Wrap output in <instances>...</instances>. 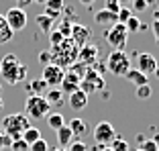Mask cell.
<instances>
[{
    "label": "cell",
    "mask_w": 159,
    "mask_h": 151,
    "mask_svg": "<svg viewBox=\"0 0 159 151\" xmlns=\"http://www.w3.org/2000/svg\"><path fill=\"white\" fill-rule=\"evenodd\" d=\"M0 76L4 82L16 86L20 82H25V78H27V66L20 63V59L14 53H6L0 59Z\"/></svg>",
    "instance_id": "1"
},
{
    "label": "cell",
    "mask_w": 159,
    "mask_h": 151,
    "mask_svg": "<svg viewBox=\"0 0 159 151\" xmlns=\"http://www.w3.org/2000/svg\"><path fill=\"white\" fill-rule=\"evenodd\" d=\"M31 127V121H29L27 114H8V117H4V121H2V125H0V129L8 135L12 141H16V139H20V135H23L27 129Z\"/></svg>",
    "instance_id": "2"
},
{
    "label": "cell",
    "mask_w": 159,
    "mask_h": 151,
    "mask_svg": "<svg viewBox=\"0 0 159 151\" xmlns=\"http://www.w3.org/2000/svg\"><path fill=\"white\" fill-rule=\"evenodd\" d=\"M25 112H27L29 118L39 121V118L49 117L51 106H49V102L45 100V96H29L27 102H25Z\"/></svg>",
    "instance_id": "3"
},
{
    "label": "cell",
    "mask_w": 159,
    "mask_h": 151,
    "mask_svg": "<svg viewBox=\"0 0 159 151\" xmlns=\"http://www.w3.org/2000/svg\"><path fill=\"white\" fill-rule=\"evenodd\" d=\"M104 39H106V43L114 51H122V47H125L126 41H129V31H126L125 25L114 23L108 31H104Z\"/></svg>",
    "instance_id": "4"
},
{
    "label": "cell",
    "mask_w": 159,
    "mask_h": 151,
    "mask_svg": "<svg viewBox=\"0 0 159 151\" xmlns=\"http://www.w3.org/2000/svg\"><path fill=\"white\" fill-rule=\"evenodd\" d=\"M106 70L112 76H125L131 70V59L125 51H110V55L106 57Z\"/></svg>",
    "instance_id": "5"
},
{
    "label": "cell",
    "mask_w": 159,
    "mask_h": 151,
    "mask_svg": "<svg viewBox=\"0 0 159 151\" xmlns=\"http://www.w3.org/2000/svg\"><path fill=\"white\" fill-rule=\"evenodd\" d=\"M104 88V78L100 71H94V70H86V76L82 78L80 82V90L84 92V94H94V92H98V90Z\"/></svg>",
    "instance_id": "6"
},
{
    "label": "cell",
    "mask_w": 159,
    "mask_h": 151,
    "mask_svg": "<svg viewBox=\"0 0 159 151\" xmlns=\"http://www.w3.org/2000/svg\"><path fill=\"white\" fill-rule=\"evenodd\" d=\"M114 137H116V129L108 123V121H100V123L94 127V141L98 143V145L108 147L112 143Z\"/></svg>",
    "instance_id": "7"
},
{
    "label": "cell",
    "mask_w": 159,
    "mask_h": 151,
    "mask_svg": "<svg viewBox=\"0 0 159 151\" xmlns=\"http://www.w3.org/2000/svg\"><path fill=\"white\" fill-rule=\"evenodd\" d=\"M63 78H66V70L59 66H55V63H49V66L43 67V76L41 80L45 82L49 88H57V86H61V82H63Z\"/></svg>",
    "instance_id": "8"
},
{
    "label": "cell",
    "mask_w": 159,
    "mask_h": 151,
    "mask_svg": "<svg viewBox=\"0 0 159 151\" xmlns=\"http://www.w3.org/2000/svg\"><path fill=\"white\" fill-rule=\"evenodd\" d=\"M6 23H8L10 31L12 33H16V31H23L25 27H27V12H25L23 8H16V6H10L8 12L4 14Z\"/></svg>",
    "instance_id": "9"
},
{
    "label": "cell",
    "mask_w": 159,
    "mask_h": 151,
    "mask_svg": "<svg viewBox=\"0 0 159 151\" xmlns=\"http://www.w3.org/2000/svg\"><path fill=\"white\" fill-rule=\"evenodd\" d=\"M98 53H100V49H98L96 43H86L84 47L78 49V59H80V63L90 66V63L98 62Z\"/></svg>",
    "instance_id": "10"
},
{
    "label": "cell",
    "mask_w": 159,
    "mask_h": 151,
    "mask_svg": "<svg viewBox=\"0 0 159 151\" xmlns=\"http://www.w3.org/2000/svg\"><path fill=\"white\" fill-rule=\"evenodd\" d=\"M70 39H71V43H74L78 49H80V47H84L86 43H88V39H90V29L84 27V25H80V23L71 25Z\"/></svg>",
    "instance_id": "11"
},
{
    "label": "cell",
    "mask_w": 159,
    "mask_h": 151,
    "mask_svg": "<svg viewBox=\"0 0 159 151\" xmlns=\"http://www.w3.org/2000/svg\"><path fill=\"white\" fill-rule=\"evenodd\" d=\"M155 67H157V62H155V57L151 55V53H137V70L141 71V74H153Z\"/></svg>",
    "instance_id": "12"
},
{
    "label": "cell",
    "mask_w": 159,
    "mask_h": 151,
    "mask_svg": "<svg viewBox=\"0 0 159 151\" xmlns=\"http://www.w3.org/2000/svg\"><path fill=\"white\" fill-rule=\"evenodd\" d=\"M67 127H70L71 133H74L75 141H82V137H86V135L90 133V125L86 123L84 118H71L70 123H67Z\"/></svg>",
    "instance_id": "13"
},
{
    "label": "cell",
    "mask_w": 159,
    "mask_h": 151,
    "mask_svg": "<svg viewBox=\"0 0 159 151\" xmlns=\"http://www.w3.org/2000/svg\"><path fill=\"white\" fill-rule=\"evenodd\" d=\"M80 78L74 74V71H66V78H63V82H61V92L63 94H74L75 90H80Z\"/></svg>",
    "instance_id": "14"
},
{
    "label": "cell",
    "mask_w": 159,
    "mask_h": 151,
    "mask_svg": "<svg viewBox=\"0 0 159 151\" xmlns=\"http://www.w3.org/2000/svg\"><path fill=\"white\" fill-rule=\"evenodd\" d=\"M70 108L71 110H84L88 106V94H84L82 90H75L74 94H70Z\"/></svg>",
    "instance_id": "15"
},
{
    "label": "cell",
    "mask_w": 159,
    "mask_h": 151,
    "mask_svg": "<svg viewBox=\"0 0 159 151\" xmlns=\"http://www.w3.org/2000/svg\"><path fill=\"white\" fill-rule=\"evenodd\" d=\"M43 6H45V12H43V14H47V16H49V19H53V21H55L57 16H59L61 10L66 8L63 0H47V2H45Z\"/></svg>",
    "instance_id": "16"
},
{
    "label": "cell",
    "mask_w": 159,
    "mask_h": 151,
    "mask_svg": "<svg viewBox=\"0 0 159 151\" xmlns=\"http://www.w3.org/2000/svg\"><path fill=\"white\" fill-rule=\"evenodd\" d=\"M75 139H74V133L70 131V127H67V123L63 125V127L57 131V143H59V147L61 149H67V147L74 143Z\"/></svg>",
    "instance_id": "17"
},
{
    "label": "cell",
    "mask_w": 159,
    "mask_h": 151,
    "mask_svg": "<svg viewBox=\"0 0 159 151\" xmlns=\"http://www.w3.org/2000/svg\"><path fill=\"white\" fill-rule=\"evenodd\" d=\"M49 90V86L45 84V82L39 78V80H31L27 84V92L29 96H45V92Z\"/></svg>",
    "instance_id": "18"
},
{
    "label": "cell",
    "mask_w": 159,
    "mask_h": 151,
    "mask_svg": "<svg viewBox=\"0 0 159 151\" xmlns=\"http://www.w3.org/2000/svg\"><path fill=\"white\" fill-rule=\"evenodd\" d=\"M122 78H126V80L131 82V84H135L137 88H139V86H145V84H149V82H147V76H145V74H141V71L137 70V67H135V70L131 67V70L126 71V74L122 76Z\"/></svg>",
    "instance_id": "19"
},
{
    "label": "cell",
    "mask_w": 159,
    "mask_h": 151,
    "mask_svg": "<svg viewBox=\"0 0 159 151\" xmlns=\"http://www.w3.org/2000/svg\"><path fill=\"white\" fill-rule=\"evenodd\" d=\"M45 100L49 102V106H61L63 104V92H61L59 88H49L45 92Z\"/></svg>",
    "instance_id": "20"
},
{
    "label": "cell",
    "mask_w": 159,
    "mask_h": 151,
    "mask_svg": "<svg viewBox=\"0 0 159 151\" xmlns=\"http://www.w3.org/2000/svg\"><path fill=\"white\" fill-rule=\"evenodd\" d=\"M94 23H98V25H110V23H116V14H110L108 10H98V12H94Z\"/></svg>",
    "instance_id": "21"
},
{
    "label": "cell",
    "mask_w": 159,
    "mask_h": 151,
    "mask_svg": "<svg viewBox=\"0 0 159 151\" xmlns=\"http://www.w3.org/2000/svg\"><path fill=\"white\" fill-rule=\"evenodd\" d=\"M12 31H10L8 23H6L4 14H0V45H4V43H8L10 39H12Z\"/></svg>",
    "instance_id": "22"
},
{
    "label": "cell",
    "mask_w": 159,
    "mask_h": 151,
    "mask_svg": "<svg viewBox=\"0 0 159 151\" xmlns=\"http://www.w3.org/2000/svg\"><path fill=\"white\" fill-rule=\"evenodd\" d=\"M47 125H49L53 131H59V129L66 125V118H63L61 112H49V117H47Z\"/></svg>",
    "instance_id": "23"
},
{
    "label": "cell",
    "mask_w": 159,
    "mask_h": 151,
    "mask_svg": "<svg viewBox=\"0 0 159 151\" xmlns=\"http://www.w3.org/2000/svg\"><path fill=\"white\" fill-rule=\"evenodd\" d=\"M125 27H126V31H129V35H131V33H139V31H145L147 25H145V23H141V21L137 19L135 14H133L131 19L125 23Z\"/></svg>",
    "instance_id": "24"
},
{
    "label": "cell",
    "mask_w": 159,
    "mask_h": 151,
    "mask_svg": "<svg viewBox=\"0 0 159 151\" xmlns=\"http://www.w3.org/2000/svg\"><path fill=\"white\" fill-rule=\"evenodd\" d=\"M20 139H23L27 145H33L35 141H39V139H41V131H39V129H35V127H29L27 131L20 135Z\"/></svg>",
    "instance_id": "25"
},
{
    "label": "cell",
    "mask_w": 159,
    "mask_h": 151,
    "mask_svg": "<svg viewBox=\"0 0 159 151\" xmlns=\"http://www.w3.org/2000/svg\"><path fill=\"white\" fill-rule=\"evenodd\" d=\"M35 21H37V25H39V29H41V31H45V33H51L53 23H55L53 19H49L47 14H39V16H37Z\"/></svg>",
    "instance_id": "26"
},
{
    "label": "cell",
    "mask_w": 159,
    "mask_h": 151,
    "mask_svg": "<svg viewBox=\"0 0 159 151\" xmlns=\"http://www.w3.org/2000/svg\"><path fill=\"white\" fill-rule=\"evenodd\" d=\"M108 147H110L112 151H129V143H126V139L118 137V135L112 139V143H110Z\"/></svg>",
    "instance_id": "27"
},
{
    "label": "cell",
    "mask_w": 159,
    "mask_h": 151,
    "mask_svg": "<svg viewBox=\"0 0 159 151\" xmlns=\"http://www.w3.org/2000/svg\"><path fill=\"white\" fill-rule=\"evenodd\" d=\"M133 16V10L129 8V6H122L120 10H118V14H116V23H120V25H125L126 21Z\"/></svg>",
    "instance_id": "28"
},
{
    "label": "cell",
    "mask_w": 159,
    "mask_h": 151,
    "mask_svg": "<svg viewBox=\"0 0 159 151\" xmlns=\"http://www.w3.org/2000/svg\"><path fill=\"white\" fill-rule=\"evenodd\" d=\"M120 2L118 0H104V10H108L110 14H118V10H120Z\"/></svg>",
    "instance_id": "29"
},
{
    "label": "cell",
    "mask_w": 159,
    "mask_h": 151,
    "mask_svg": "<svg viewBox=\"0 0 159 151\" xmlns=\"http://www.w3.org/2000/svg\"><path fill=\"white\" fill-rule=\"evenodd\" d=\"M29 151H49V143L41 137L39 141H35L33 145H29Z\"/></svg>",
    "instance_id": "30"
},
{
    "label": "cell",
    "mask_w": 159,
    "mask_h": 151,
    "mask_svg": "<svg viewBox=\"0 0 159 151\" xmlns=\"http://www.w3.org/2000/svg\"><path fill=\"white\" fill-rule=\"evenodd\" d=\"M139 149L141 151H159V143L155 141V139H145L143 145H141Z\"/></svg>",
    "instance_id": "31"
},
{
    "label": "cell",
    "mask_w": 159,
    "mask_h": 151,
    "mask_svg": "<svg viewBox=\"0 0 159 151\" xmlns=\"http://www.w3.org/2000/svg\"><path fill=\"white\" fill-rule=\"evenodd\" d=\"M151 96V86L149 84H145V86H139L137 88V98H141V100H147Z\"/></svg>",
    "instance_id": "32"
},
{
    "label": "cell",
    "mask_w": 159,
    "mask_h": 151,
    "mask_svg": "<svg viewBox=\"0 0 159 151\" xmlns=\"http://www.w3.org/2000/svg\"><path fill=\"white\" fill-rule=\"evenodd\" d=\"M66 39H70V37H63V35H61L59 31H51V45H53V47L61 45V43L66 41Z\"/></svg>",
    "instance_id": "33"
},
{
    "label": "cell",
    "mask_w": 159,
    "mask_h": 151,
    "mask_svg": "<svg viewBox=\"0 0 159 151\" xmlns=\"http://www.w3.org/2000/svg\"><path fill=\"white\" fill-rule=\"evenodd\" d=\"M10 145H12V139H10L8 135H6V133L0 129V151L4 149V147H10Z\"/></svg>",
    "instance_id": "34"
},
{
    "label": "cell",
    "mask_w": 159,
    "mask_h": 151,
    "mask_svg": "<svg viewBox=\"0 0 159 151\" xmlns=\"http://www.w3.org/2000/svg\"><path fill=\"white\" fill-rule=\"evenodd\" d=\"M131 10H135V12H143V10H147V4H145V0H133L131 2Z\"/></svg>",
    "instance_id": "35"
},
{
    "label": "cell",
    "mask_w": 159,
    "mask_h": 151,
    "mask_svg": "<svg viewBox=\"0 0 159 151\" xmlns=\"http://www.w3.org/2000/svg\"><path fill=\"white\" fill-rule=\"evenodd\" d=\"M67 151H88V145H86L84 141H74L67 147Z\"/></svg>",
    "instance_id": "36"
},
{
    "label": "cell",
    "mask_w": 159,
    "mask_h": 151,
    "mask_svg": "<svg viewBox=\"0 0 159 151\" xmlns=\"http://www.w3.org/2000/svg\"><path fill=\"white\" fill-rule=\"evenodd\" d=\"M12 151H29V145L23 141V139H16V141H12Z\"/></svg>",
    "instance_id": "37"
},
{
    "label": "cell",
    "mask_w": 159,
    "mask_h": 151,
    "mask_svg": "<svg viewBox=\"0 0 159 151\" xmlns=\"http://www.w3.org/2000/svg\"><path fill=\"white\" fill-rule=\"evenodd\" d=\"M39 62H41L43 66H49V63L53 62V57H51V51H41V53H39Z\"/></svg>",
    "instance_id": "38"
},
{
    "label": "cell",
    "mask_w": 159,
    "mask_h": 151,
    "mask_svg": "<svg viewBox=\"0 0 159 151\" xmlns=\"http://www.w3.org/2000/svg\"><path fill=\"white\" fill-rule=\"evenodd\" d=\"M12 2H14V4H16V8H27V6H31V4H33V0H12Z\"/></svg>",
    "instance_id": "39"
},
{
    "label": "cell",
    "mask_w": 159,
    "mask_h": 151,
    "mask_svg": "<svg viewBox=\"0 0 159 151\" xmlns=\"http://www.w3.org/2000/svg\"><path fill=\"white\" fill-rule=\"evenodd\" d=\"M151 29H153V35H155V43L159 45V23H157V21L151 23Z\"/></svg>",
    "instance_id": "40"
},
{
    "label": "cell",
    "mask_w": 159,
    "mask_h": 151,
    "mask_svg": "<svg viewBox=\"0 0 159 151\" xmlns=\"http://www.w3.org/2000/svg\"><path fill=\"white\" fill-rule=\"evenodd\" d=\"M145 139H147L145 135H137V143H139V147L143 145V141H145Z\"/></svg>",
    "instance_id": "41"
},
{
    "label": "cell",
    "mask_w": 159,
    "mask_h": 151,
    "mask_svg": "<svg viewBox=\"0 0 159 151\" xmlns=\"http://www.w3.org/2000/svg\"><path fill=\"white\" fill-rule=\"evenodd\" d=\"M80 4H84V6H90V4H94V0H80Z\"/></svg>",
    "instance_id": "42"
},
{
    "label": "cell",
    "mask_w": 159,
    "mask_h": 151,
    "mask_svg": "<svg viewBox=\"0 0 159 151\" xmlns=\"http://www.w3.org/2000/svg\"><path fill=\"white\" fill-rule=\"evenodd\" d=\"M153 21H157V23H159V8L153 10Z\"/></svg>",
    "instance_id": "43"
},
{
    "label": "cell",
    "mask_w": 159,
    "mask_h": 151,
    "mask_svg": "<svg viewBox=\"0 0 159 151\" xmlns=\"http://www.w3.org/2000/svg\"><path fill=\"white\" fill-rule=\"evenodd\" d=\"M145 4H147V6H153V4H155V0H145Z\"/></svg>",
    "instance_id": "44"
},
{
    "label": "cell",
    "mask_w": 159,
    "mask_h": 151,
    "mask_svg": "<svg viewBox=\"0 0 159 151\" xmlns=\"http://www.w3.org/2000/svg\"><path fill=\"white\" fill-rule=\"evenodd\" d=\"M153 74H155V78H157V80H159V66L155 67V71H153Z\"/></svg>",
    "instance_id": "45"
},
{
    "label": "cell",
    "mask_w": 159,
    "mask_h": 151,
    "mask_svg": "<svg viewBox=\"0 0 159 151\" xmlns=\"http://www.w3.org/2000/svg\"><path fill=\"white\" fill-rule=\"evenodd\" d=\"M33 2H37V4H45L47 0H33Z\"/></svg>",
    "instance_id": "46"
},
{
    "label": "cell",
    "mask_w": 159,
    "mask_h": 151,
    "mask_svg": "<svg viewBox=\"0 0 159 151\" xmlns=\"http://www.w3.org/2000/svg\"><path fill=\"white\" fill-rule=\"evenodd\" d=\"M2 108H4V102H2V98H0V112H2Z\"/></svg>",
    "instance_id": "47"
},
{
    "label": "cell",
    "mask_w": 159,
    "mask_h": 151,
    "mask_svg": "<svg viewBox=\"0 0 159 151\" xmlns=\"http://www.w3.org/2000/svg\"><path fill=\"white\" fill-rule=\"evenodd\" d=\"M100 151H112V149H110V147H102V149H100Z\"/></svg>",
    "instance_id": "48"
},
{
    "label": "cell",
    "mask_w": 159,
    "mask_h": 151,
    "mask_svg": "<svg viewBox=\"0 0 159 151\" xmlns=\"http://www.w3.org/2000/svg\"><path fill=\"white\" fill-rule=\"evenodd\" d=\"M53 151H67V149H61V147H57V149H53Z\"/></svg>",
    "instance_id": "49"
},
{
    "label": "cell",
    "mask_w": 159,
    "mask_h": 151,
    "mask_svg": "<svg viewBox=\"0 0 159 151\" xmlns=\"http://www.w3.org/2000/svg\"><path fill=\"white\" fill-rule=\"evenodd\" d=\"M118 2H120V4H122V2H133V0H118Z\"/></svg>",
    "instance_id": "50"
},
{
    "label": "cell",
    "mask_w": 159,
    "mask_h": 151,
    "mask_svg": "<svg viewBox=\"0 0 159 151\" xmlns=\"http://www.w3.org/2000/svg\"><path fill=\"white\" fill-rule=\"evenodd\" d=\"M0 94H2V86H0Z\"/></svg>",
    "instance_id": "51"
},
{
    "label": "cell",
    "mask_w": 159,
    "mask_h": 151,
    "mask_svg": "<svg viewBox=\"0 0 159 151\" xmlns=\"http://www.w3.org/2000/svg\"><path fill=\"white\" fill-rule=\"evenodd\" d=\"M155 2H157V4H159V0H155Z\"/></svg>",
    "instance_id": "52"
},
{
    "label": "cell",
    "mask_w": 159,
    "mask_h": 151,
    "mask_svg": "<svg viewBox=\"0 0 159 151\" xmlns=\"http://www.w3.org/2000/svg\"><path fill=\"white\" fill-rule=\"evenodd\" d=\"M137 151H141V149H137Z\"/></svg>",
    "instance_id": "53"
}]
</instances>
